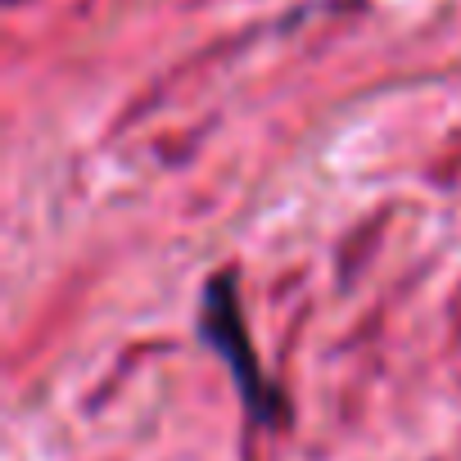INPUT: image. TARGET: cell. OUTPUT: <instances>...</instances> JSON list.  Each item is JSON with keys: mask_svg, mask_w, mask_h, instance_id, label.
Listing matches in <instances>:
<instances>
[{"mask_svg": "<svg viewBox=\"0 0 461 461\" xmlns=\"http://www.w3.org/2000/svg\"><path fill=\"white\" fill-rule=\"evenodd\" d=\"M199 335L208 339V348L226 362L230 380H236L249 416L258 425H281L285 420V402L281 393L263 380L258 371V357H254V344H249V330H245V317H240V299H236V281L226 272L221 276H208L203 285V308H199Z\"/></svg>", "mask_w": 461, "mask_h": 461, "instance_id": "1", "label": "cell"}, {"mask_svg": "<svg viewBox=\"0 0 461 461\" xmlns=\"http://www.w3.org/2000/svg\"><path fill=\"white\" fill-rule=\"evenodd\" d=\"M14 5H19V0H14Z\"/></svg>", "mask_w": 461, "mask_h": 461, "instance_id": "2", "label": "cell"}]
</instances>
